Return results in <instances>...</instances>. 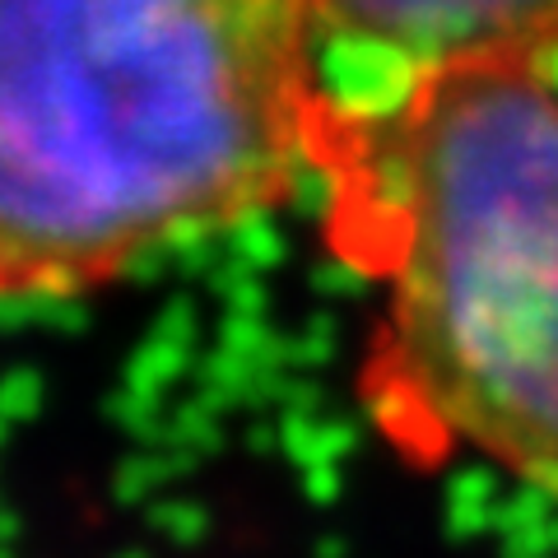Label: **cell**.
<instances>
[{"label":"cell","mask_w":558,"mask_h":558,"mask_svg":"<svg viewBox=\"0 0 558 558\" xmlns=\"http://www.w3.org/2000/svg\"><path fill=\"white\" fill-rule=\"evenodd\" d=\"M317 117L312 0H0V303L275 209Z\"/></svg>","instance_id":"1"},{"label":"cell","mask_w":558,"mask_h":558,"mask_svg":"<svg viewBox=\"0 0 558 558\" xmlns=\"http://www.w3.org/2000/svg\"><path fill=\"white\" fill-rule=\"evenodd\" d=\"M326 233L377 284L363 400L400 447L558 502V94L480 61L373 112L322 108Z\"/></svg>","instance_id":"2"},{"label":"cell","mask_w":558,"mask_h":558,"mask_svg":"<svg viewBox=\"0 0 558 558\" xmlns=\"http://www.w3.org/2000/svg\"><path fill=\"white\" fill-rule=\"evenodd\" d=\"M322 108L373 112L457 65L545 61L558 0H312Z\"/></svg>","instance_id":"3"}]
</instances>
